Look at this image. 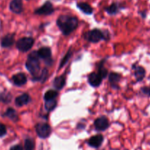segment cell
<instances>
[{
	"instance_id": "6da1fadb",
	"label": "cell",
	"mask_w": 150,
	"mask_h": 150,
	"mask_svg": "<svg viewBox=\"0 0 150 150\" xmlns=\"http://www.w3.org/2000/svg\"><path fill=\"white\" fill-rule=\"evenodd\" d=\"M77 18L70 16H60L57 20V25L64 35H70L77 28Z\"/></svg>"
},
{
	"instance_id": "7a4b0ae2",
	"label": "cell",
	"mask_w": 150,
	"mask_h": 150,
	"mask_svg": "<svg viewBox=\"0 0 150 150\" xmlns=\"http://www.w3.org/2000/svg\"><path fill=\"white\" fill-rule=\"evenodd\" d=\"M39 59V56L37 51H32L27 57L26 67L33 76H38V74L40 73L41 67H40Z\"/></svg>"
},
{
	"instance_id": "3957f363",
	"label": "cell",
	"mask_w": 150,
	"mask_h": 150,
	"mask_svg": "<svg viewBox=\"0 0 150 150\" xmlns=\"http://www.w3.org/2000/svg\"><path fill=\"white\" fill-rule=\"evenodd\" d=\"M104 38L105 37H104V32L97 29H93L85 34V39L91 42H98Z\"/></svg>"
},
{
	"instance_id": "277c9868",
	"label": "cell",
	"mask_w": 150,
	"mask_h": 150,
	"mask_svg": "<svg viewBox=\"0 0 150 150\" xmlns=\"http://www.w3.org/2000/svg\"><path fill=\"white\" fill-rule=\"evenodd\" d=\"M34 44V40L32 38H22L16 42V47L21 52L29 51Z\"/></svg>"
},
{
	"instance_id": "5b68a950",
	"label": "cell",
	"mask_w": 150,
	"mask_h": 150,
	"mask_svg": "<svg viewBox=\"0 0 150 150\" xmlns=\"http://www.w3.org/2000/svg\"><path fill=\"white\" fill-rule=\"evenodd\" d=\"M36 133L41 139H46L51 133V128L47 123H39L36 125Z\"/></svg>"
},
{
	"instance_id": "8992f818",
	"label": "cell",
	"mask_w": 150,
	"mask_h": 150,
	"mask_svg": "<svg viewBox=\"0 0 150 150\" xmlns=\"http://www.w3.org/2000/svg\"><path fill=\"white\" fill-rule=\"evenodd\" d=\"M54 12V7H53V4L49 1H47L41 7L37 8L34 11V13H35V14L41 15V16H42V15H44V16H49V15L52 14Z\"/></svg>"
},
{
	"instance_id": "52a82bcc",
	"label": "cell",
	"mask_w": 150,
	"mask_h": 150,
	"mask_svg": "<svg viewBox=\"0 0 150 150\" xmlns=\"http://www.w3.org/2000/svg\"><path fill=\"white\" fill-rule=\"evenodd\" d=\"M94 127L96 130H99V131L107 130V127H109V122L107 117L102 116L99 118H97L94 122Z\"/></svg>"
},
{
	"instance_id": "ba28073f",
	"label": "cell",
	"mask_w": 150,
	"mask_h": 150,
	"mask_svg": "<svg viewBox=\"0 0 150 150\" xmlns=\"http://www.w3.org/2000/svg\"><path fill=\"white\" fill-rule=\"evenodd\" d=\"M103 141L104 137L101 135L98 134L90 138L88 141V144L93 148H99L101 145Z\"/></svg>"
},
{
	"instance_id": "9c48e42d",
	"label": "cell",
	"mask_w": 150,
	"mask_h": 150,
	"mask_svg": "<svg viewBox=\"0 0 150 150\" xmlns=\"http://www.w3.org/2000/svg\"><path fill=\"white\" fill-rule=\"evenodd\" d=\"M10 10L16 14H20L23 11L22 0H12L10 3Z\"/></svg>"
},
{
	"instance_id": "30bf717a",
	"label": "cell",
	"mask_w": 150,
	"mask_h": 150,
	"mask_svg": "<svg viewBox=\"0 0 150 150\" xmlns=\"http://www.w3.org/2000/svg\"><path fill=\"white\" fill-rule=\"evenodd\" d=\"M101 81H102V79L100 77V76L98 73H92L88 77V83L93 87H98L99 86H100Z\"/></svg>"
},
{
	"instance_id": "8fae6325",
	"label": "cell",
	"mask_w": 150,
	"mask_h": 150,
	"mask_svg": "<svg viewBox=\"0 0 150 150\" xmlns=\"http://www.w3.org/2000/svg\"><path fill=\"white\" fill-rule=\"evenodd\" d=\"M12 81H13V83L18 86H21L24 85L27 81V79H26L25 74L21 73H17V74L14 75L12 77Z\"/></svg>"
},
{
	"instance_id": "7c38bea8",
	"label": "cell",
	"mask_w": 150,
	"mask_h": 150,
	"mask_svg": "<svg viewBox=\"0 0 150 150\" xmlns=\"http://www.w3.org/2000/svg\"><path fill=\"white\" fill-rule=\"evenodd\" d=\"M133 70H134V74H135V77L138 81H141L143 79H144L146 75L145 69L141 66L138 65H134L133 66Z\"/></svg>"
},
{
	"instance_id": "4fadbf2b",
	"label": "cell",
	"mask_w": 150,
	"mask_h": 150,
	"mask_svg": "<svg viewBox=\"0 0 150 150\" xmlns=\"http://www.w3.org/2000/svg\"><path fill=\"white\" fill-rule=\"evenodd\" d=\"M29 101H30V97H29V95L28 94L24 93L16 98V100H15V103L18 106H23V105H25L27 103H29Z\"/></svg>"
},
{
	"instance_id": "5bb4252c",
	"label": "cell",
	"mask_w": 150,
	"mask_h": 150,
	"mask_svg": "<svg viewBox=\"0 0 150 150\" xmlns=\"http://www.w3.org/2000/svg\"><path fill=\"white\" fill-rule=\"evenodd\" d=\"M14 43V35L13 34H8L5 35L1 40V46L3 48H9L12 46Z\"/></svg>"
},
{
	"instance_id": "9a60e30c",
	"label": "cell",
	"mask_w": 150,
	"mask_h": 150,
	"mask_svg": "<svg viewBox=\"0 0 150 150\" xmlns=\"http://www.w3.org/2000/svg\"><path fill=\"white\" fill-rule=\"evenodd\" d=\"M66 85V77L64 76H60L56 77L53 81V86L57 90H60Z\"/></svg>"
},
{
	"instance_id": "2e32d148",
	"label": "cell",
	"mask_w": 150,
	"mask_h": 150,
	"mask_svg": "<svg viewBox=\"0 0 150 150\" xmlns=\"http://www.w3.org/2000/svg\"><path fill=\"white\" fill-rule=\"evenodd\" d=\"M37 52L39 56V58L42 59H49L51 56V49L48 47L41 48Z\"/></svg>"
},
{
	"instance_id": "e0dca14e",
	"label": "cell",
	"mask_w": 150,
	"mask_h": 150,
	"mask_svg": "<svg viewBox=\"0 0 150 150\" xmlns=\"http://www.w3.org/2000/svg\"><path fill=\"white\" fill-rule=\"evenodd\" d=\"M76 7L82 12L87 15H91L93 13V8L89 4L86 2H78Z\"/></svg>"
},
{
	"instance_id": "ac0fdd59",
	"label": "cell",
	"mask_w": 150,
	"mask_h": 150,
	"mask_svg": "<svg viewBox=\"0 0 150 150\" xmlns=\"http://www.w3.org/2000/svg\"><path fill=\"white\" fill-rule=\"evenodd\" d=\"M121 80V76L116 73H111L109 76V81H110L111 86L113 88H118L119 83Z\"/></svg>"
},
{
	"instance_id": "d6986e66",
	"label": "cell",
	"mask_w": 150,
	"mask_h": 150,
	"mask_svg": "<svg viewBox=\"0 0 150 150\" xmlns=\"http://www.w3.org/2000/svg\"><path fill=\"white\" fill-rule=\"evenodd\" d=\"M3 115L6 117H8L10 120H11L12 121H13L14 122H16L19 120V117H18L17 113H16V111L12 108H7L6 112L4 113Z\"/></svg>"
},
{
	"instance_id": "ffe728a7",
	"label": "cell",
	"mask_w": 150,
	"mask_h": 150,
	"mask_svg": "<svg viewBox=\"0 0 150 150\" xmlns=\"http://www.w3.org/2000/svg\"><path fill=\"white\" fill-rule=\"evenodd\" d=\"M104 10L109 15H115L119 12V5L116 3H113L108 7H106L104 8Z\"/></svg>"
},
{
	"instance_id": "44dd1931",
	"label": "cell",
	"mask_w": 150,
	"mask_h": 150,
	"mask_svg": "<svg viewBox=\"0 0 150 150\" xmlns=\"http://www.w3.org/2000/svg\"><path fill=\"white\" fill-rule=\"evenodd\" d=\"M57 95H58V93H57V91L51 90V89L48 90L47 92H46L45 95H44V100H45V101L55 100Z\"/></svg>"
},
{
	"instance_id": "7402d4cb",
	"label": "cell",
	"mask_w": 150,
	"mask_h": 150,
	"mask_svg": "<svg viewBox=\"0 0 150 150\" xmlns=\"http://www.w3.org/2000/svg\"><path fill=\"white\" fill-rule=\"evenodd\" d=\"M12 95L8 92H0V102L9 103L11 101Z\"/></svg>"
},
{
	"instance_id": "603a6c76",
	"label": "cell",
	"mask_w": 150,
	"mask_h": 150,
	"mask_svg": "<svg viewBox=\"0 0 150 150\" xmlns=\"http://www.w3.org/2000/svg\"><path fill=\"white\" fill-rule=\"evenodd\" d=\"M57 106V101L55 100L45 101V108L48 111H53Z\"/></svg>"
},
{
	"instance_id": "cb8c5ba5",
	"label": "cell",
	"mask_w": 150,
	"mask_h": 150,
	"mask_svg": "<svg viewBox=\"0 0 150 150\" xmlns=\"http://www.w3.org/2000/svg\"><path fill=\"white\" fill-rule=\"evenodd\" d=\"M34 148H35L34 141L30 138L26 139L24 142V150H34Z\"/></svg>"
},
{
	"instance_id": "d4e9b609",
	"label": "cell",
	"mask_w": 150,
	"mask_h": 150,
	"mask_svg": "<svg viewBox=\"0 0 150 150\" xmlns=\"http://www.w3.org/2000/svg\"><path fill=\"white\" fill-rule=\"evenodd\" d=\"M107 73H108V72H107V69L104 68V67L102 66V64H100L99 67V71H98V74L99 75L100 77H101L102 79H104V78L107 77Z\"/></svg>"
},
{
	"instance_id": "484cf974",
	"label": "cell",
	"mask_w": 150,
	"mask_h": 150,
	"mask_svg": "<svg viewBox=\"0 0 150 150\" xmlns=\"http://www.w3.org/2000/svg\"><path fill=\"white\" fill-rule=\"evenodd\" d=\"M71 57V51H69V52L67 53V54H66V56H65L64 57H63V59H62L61 62H60V67H62L63 66H64L65 64L67 63V62L69 61V59H70V57Z\"/></svg>"
},
{
	"instance_id": "4316f807",
	"label": "cell",
	"mask_w": 150,
	"mask_h": 150,
	"mask_svg": "<svg viewBox=\"0 0 150 150\" xmlns=\"http://www.w3.org/2000/svg\"><path fill=\"white\" fill-rule=\"evenodd\" d=\"M6 133H7V128H6L5 125L0 123V137H3L4 136H5Z\"/></svg>"
},
{
	"instance_id": "83f0119b",
	"label": "cell",
	"mask_w": 150,
	"mask_h": 150,
	"mask_svg": "<svg viewBox=\"0 0 150 150\" xmlns=\"http://www.w3.org/2000/svg\"><path fill=\"white\" fill-rule=\"evenodd\" d=\"M141 92L146 95H148L150 97V86H144L141 88Z\"/></svg>"
},
{
	"instance_id": "f1b7e54d",
	"label": "cell",
	"mask_w": 150,
	"mask_h": 150,
	"mask_svg": "<svg viewBox=\"0 0 150 150\" xmlns=\"http://www.w3.org/2000/svg\"><path fill=\"white\" fill-rule=\"evenodd\" d=\"M10 150H24V149L21 145L17 144V145H14V146H12V147L10 149Z\"/></svg>"
}]
</instances>
